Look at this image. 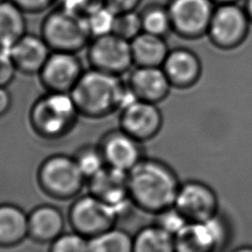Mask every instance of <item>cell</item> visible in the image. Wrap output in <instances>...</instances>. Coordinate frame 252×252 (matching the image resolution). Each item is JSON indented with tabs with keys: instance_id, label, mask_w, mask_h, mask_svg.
<instances>
[{
	"instance_id": "1",
	"label": "cell",
	"mask_w": 252,
	"mask_h": 252,
	"mask_svg": "<svg viewBox=\"0 0 252 252\" xmlns=\"http://www.w3.org/2000/svg\"><path fill=\"white\" fill-rule=\"evenodd\" d=\"M70 94L80 116L89 119L107 117L137 99L122 77L90 67Z\"/></svg>"
},
{
	"instance_id": "2",
	"label": "cell",
	"mask_w": 252,
	"mask_h": 252,
	"mask_svg": "<svg viewBox=\"0 0 252 252\" xmlns=\"http://www.w3.org/2000/svg\"><path fill=\"white\" fill-rule=\"evenodd\" d=\"M128 187L132 200L155 215L174 206L180 180L164 161L143 158L128 171Z\"/></svg>"
},
{
	"instance_id": "3",
	"label": "cell",
	"mask_w": 252,
	"mask_h": 252,
	"mask_svg": "<svg viewBox=\"0 0 252 252\" xmlns=\"http://www.w3.org/2000/svg\"><path fill=\"white\" fill-rule=\"evenodd\" d=\"M80 113L69 93L45 92L31 105L29 123L32 131L47 140L66 136L76 126Z\"/></svg>"
},
{
	"instance_id": "4",
	"label": "cell",
	"mask_w": 252,
	"mask_h": 252,
	"mask_svg": "<svg viewBox=\"0 0 252 252\" xmlns=\"http://www.w3.org/2000/svg\"><path fill=\"white\" fill-rule=\"evenodd\" d=\"M39 34L51 51L72 53L86 49L92 39L85 15L66 7L52 9L44 16Z\"/></svg>"
},
{
	"instance_id": "5",
	"label": "cell",
	"mask_w": 252,
	"mask_h": 252,
	"mask_svg": "<svg viewBox=\"0 0 252 252\" xmlns=\"http://www.w3.org/2000/svg\"><path fill=\"white\" fill-rule=\"evenodd\" d=\"M230 228L219 212L204 221L188 222L175 236V252H220L230 248Z\"/></svg>"
},
{
	"instance_id": "6",
	"label": "cell",
	"mask_w": 252,
	"mask_h": 252,
	"mask_svg": "<svg viewBox=\"0 0 252 252\" xmlns=\"http://www.w3.org/2000/svg\"><path fill=\"white\" fill-rule=\"evenodd\" d=\"M90 68L122 77L134 67L130 41L115 33L93 37L86 48Z\"/></svg>"
},
{
	"instance_id": "7",
	"label": "cell",
	"mask_w": 252,
	"mask_h": 252,
	"mask_svg": "<svg viewBox=\"0 0 252 252\" xmlns=\"http://www.w3.org/2000/svg\"><path fill=\"white\" fill-rule=\"evenodd\" d=\"M84 71L78 53L51 51L37 77L45 92L70 94Z\"/></svg>"
},
{
	"instance_id": "8",
	"label": "cell",
	"mask_w": 252,
	"mask_h": 252,
	"mask_svg": "<svg viewBox=\"0 0 252 252\" xmlns=\"http://www.w3.org/2000/svg\"><path fill=\"white\" fill-rule=\"evenodd\" d=\"M174 207L189 222L204 221L219 213V202L213 189L195 180L180 183Z\"/></svg>"
},
{
	"instance_id": "9",
	"label": "cell",
	"mask_w": 252,
	"mask_h": 252,
	"mask_svg": "<svg viewBox=\"0 0 252 252\" xmlns=\"http://www.w3.org/2000/svg\"><path fill=\"white\" fill-rule=\"evenodd\" d=\"M39 177L49 193L61 197L79 191L85 178L75 158L64 155L48 158L40 167Z\"/></svg>"
},
{
	"instance_id": "10",
	"label": "cell",
	"mask_w": 252,
	"mask_h": 252,
	"mask_svg": "<svg viewBox=\"0 0 252 252\" xmlns=\"http://www.w3.org/2000/svg\"><path fill=\"white\" fill-rule=\"evenodd\" d=\"M162 124V114L157 103L135 99L119 111V128L140 142L156 138Z\"/></svg>"
},
{
	"instance_id": "11",
	"label": "cell",
	"mask_w": 252,
	"mask_h": 252,
	"mask_svg": "<svg viewBox=\"0 0 252 252\" xmlns=\"http://www.w3.org/2000/svg\"><path fill=\"white\" fill-rule=\"evenodd\" d=\"M92 194L105 203L118 218L131 203L128 187V172L106 165L90 179Z\"/></svg>"
},
{
	"instance_id": "12",
	"label": "cell",
	"mask_w": 252,
	"mask_h": 252,
	"mask_svg": "<svg viewBox=\"0 0 252 252\" xmlns=\"http://www.w3.org/2000/svg\"><path fill=\"white\" fill-rule=\"evenodd\" d=\"M98 147L108 166L127 172L144 158L142 142L120 128L106 132Z\"/></svg>"
},
{
	"instance_id": "13",
	"label": "cell",
	"mask_w": 252,
	"mask_h": 252,
	"mask_svg": "<svg viewBox=\"0 0 252 252\" xmlns=\"http://www.w3.org/2000/svg\"><path fill=\"white\" fill-rule=\"evenodd\" d=\"M116 219L111 209L93 194L78 199L71 209V220L84 235L93 236L110 228Z\"/></svg>"
},
{
	"instance_id": "14",
	"label": "cell",
	"mask_w": 252,
	"mask_h": 252,
	"mask_svg": "<svg viewBox=\"0 0 252 252\" xmlns=\"http://www.w3.org/2000/svg\"><path fill=\"white\" fill-rule=\"evenodd\" d=\"M126 84L137 99L158 103L166 97L170 82L161 67L134 66Z\"/></svg>"
},
{
	"instance_id": "15",
	"label": "cell",
	"mask_w": 252,
	"mask_h": 252,
	"mask_svg": "<svg viewBox=\"0 0 252 252\" xmlns=\"http://www.w3.org/2000/svg\"><path fill=\"white\" fill-rule=\"evenodd\" d=\"M9 53L18 73L37 76L51 49L40 34L27 32L9 49Z\"/></svg>"
},
{
	"instance_id": "16",
	"label": "cell",
	"mask_w": 252,
	"mask_h": 252,
	"mask_svg": "<svg viewBox=\"0 0 252 252\" xmlns=\"http://www.w3.org/2000/svg\"><path fill=\"white\" fill-rule=\"evenodd\" d=\"M167 10L171 25L184 32L199 31L211 15L209 0H171Z\"/></svg>"
},
{
	"instance_id": "17",
	"label": "cell",
	"mask_w": 252,
	"mask_h": 252,
	"mask_svg": "<svg viewBox=\"0 0 252 252\" xmlns=\"http://www.w3.org/2000/svg\"><path fill=\"white\" fill-rule=\"evenodd\" d=\"M134 66L161 67L168 51L162 36L142 32L130 41Z\"/></svg>"
},
{
	"instance_id": "18",
	"label": "cell",
	"mask_w": 252,
	"mask_h": 252,
	"mask_svg": "<svg viewBox=\"0 0 252 252\" xmlns=\"http://www.w3.org/2000/svg\"><path fill=\"white\" fill-rule=\"evenodd\" d=\"M27 32L26 13L11 0L0 2V48L9 50Z\"/></svg>"
},
{
	"instance_id": "19",
	"label": "cell",
	"mask_w": 252,
	"mask_h": 252,
	"mask_svg": "<svg viewBox=\"0 0 252 252\" xmlns=\"http://www.w3.org/2000/svg\"><path fill=\"white\" fill-rule=\"evenodd\" d=\"M62 228V215L54 207H37L29 216V232L40 241L54 240L61 234Z\"/></svg>"
},
{
	"instance_id": "20",
	"label": "cell",
	"mask_w": 252,
	"mask_h": 252,
	"mask_svg": "<svg viewBox=\"0 0 252 252\" xmlns=\"http://www.w3.org/2000/svg\"><path fill=\"white\" fill-rule=\"evenodd\" d=\"M243 27V15L233 5H225L219 8L211 21V32L220 42L233 40L241 32Z\"/></svg>"
},
{
	"instance_id": "21",
	"label": "cell",
	"mask_w": 252,
	"mask_h": 252,
	"mask_svg": "<svg viewBox=\"0 0 252 252\" xmlns=\"http://www.w3.org/2000/svg\"><path fill=\"white\" fill-rule=\"evenodd\" d=\"M29 232V217L13 205L0 206V243L14 244Z\"/></svg>"
},
{
	"instance_id": "22",
	"label": "cell",
	"mask_w": 252,
	"mask_h": 252,
	"mask_svg": "<svg viewBox=\"0 0 252 252\" xmlns=\"http://www.w3.org/2000/svg\"><path fill=\"white\" fill-rule=\"evenodd\" d=\"M132 252H175L174 237L155 223L146 225L135 234Z\"/></svg>"
},
{
	"instance_id": "23",
	"label": "cell",
	"mask_w": 252,
	"mask_h": 252,
	"mask_svg": "<svg viewBox=\"0 0 252 252\" xmlns=\"http://www.w3.org/2000/svg\"><path fill=\"white\" fill-rule=\"evenodd\" d=\"M161 68L170 84H182L195 73L196 60L188 51L174 50L167 53Z\"/></svg>"
},
{
	"instance_id": "24",
	"label": "cell",
	"mask_w": 252,
	"mask_h": 252,
	"mask_svg": "<svg viewBox=\"0 0 252 252\" xmlns=\"http://www.w3.org/2000/svg\"><path fill=\"white\" fill-rule=\"evenodd\" d=\"M133 238L125 231L108 228L91 236L89 252H132Z\"/></svg>"
},
{
	"instance_id": "25",
	"label": "cell",
	"mask_w": 252,
	"mask_h": 252,
	"mask_svg": "<svg viewBox=\"0 0 252 252\" xmlns=\"http://www.w3.org/2000/svg\"><path fill=\"white\" fill-rule=\"evenodd\" d=\"M84 15L92 38L112 32L116 13L102 1L100 4L91 7Z\"/></svg>"
},
{
	"instance_id": "26",
	"label": "cell",
	"mask_w": 252,
	"mask_h": 252,
	"mask_svg": "<svg viewBox=\"0 0 252 252\" xmlns=\"http://www.w3.org/2000/svg\"><path fill=\"white\" fill-rule=\"evenodd\" d=\"M143 32L163 36L171 26L168 10L159 5H148L140 12Z\"/></svg>"
},
{
	"instance_id": "27",
	"label": "cell",
	"mask_w": 252,
	"mask_h": 252,
	"mask_svg": "<svg viewBox=\"0 0 252 252\" xmlns=\"http://www.w3.org/2000/svg\"><path fill=\"white\" fill-rule=\"evenodd\" d=\"M83 176L91 179L107 164L99 147L87 146L82 148L74 157Z\"/></svg>"
},
{
	"instance_id": "28",
	"label": "cell",
	"mask_w": 252,
	"mask_h": 252,
	"mask_svg": "<svg viewBox=\"0 0 252 252\" xmlns=\"http://www.w3.org/2000/svg\"><path fill=\"white\" fill-rule=\"evenodd\" d=\"M143 32L140 12L137 10L116 14L112 33L131 41Z\"/></svg>"
},
{
	"instance_id": "29",
	"label": "cell",
	"mask_w": 252,
	"mask_h": 252,
	"mask_svg": "<svg viewBox=\"0 0 252 252\" xmlns=\"http://www.w3.org/2000/svg\"><path fill=\"white\" fill-rule=\"evenodd\" d=\"M185 217L174 207H169L154 215L153 223L157 224L173 237L188 223Z\"/></svg>"
},
{
	"instance_id": "30",
	"label": "cell",
	"mask_w": 252,
	"mask_h": 252,
	"mask_svg": "<svg viewBox=\"0 0 252 252\" xmlns=\"http://www.w3.org/2000/svg\"><path fill=\"white\" fill-rule=\"evenodd\" d=\"M50 252H89V239L80 232L61 233L52 240Z\"/></svg>"
},
{
	"instance_id": "31",
	"label": "cell",
	"mask_w": 252,
	"mask_h": 252,
	"mask_svg": "<svg viewBox=\"0 0 252 252\" xmlns=\"http://www.w3.org/2000/svg\"><path fill=\"white\" fill-rule=\"evenodd\" d=\"M18 73L9 50L0 48V86L8 87Z\"/></svg>"
},
{
	"instance_id": "32",
	"label": "cell",
	"mask_w": 252,
	"mask_h": 252,
	"mask_svg": "<svg viewBox=\"0 0 252 252\" xmlns=\"http://www.w3.org/2000/svg\"><path fill=\"white\" fill-rule=\"evenodd\" d=\"M26 14H37L48 10L56 0H11Z\"/></svg>"
},
{
	"instance_id": "33",
	"label": "cell",
	"mask_w": 252,
	"mask_h": 252,
	"mask_svg": "<svg viewBox=\"0 0 252 252\" xmlns=\"http://www.w3.org/2000/svg\"><path fill=\"white\" fill-rule=\"evenodd\" d=\"M116 14L137 10L142 0H101Z\"/></svg>"
},
{
	"instance_id": "34",
	"label": "cell",
	"mask_w": 252,
	"mask_h": 252,
	"mask_svg": "<svg viewBox=\"0 0 252 252\" xmlns=\"http://www.w3.org/2000/svg\"><path fill=\"white\" fill-rule=\"evenodd\" d=\"M13 97L8 87L0 86V118L5 116L11 109Z\"/></svg>"
},
{
	"instance_id": "35",
	"label": "cell",
	"mask_w": 252,
	"mask_h": 252,
	"mask_svg": "<svg viewBox=\"0 0 252 252\" xmlns=\"http://www.w3.org/2000/svg\"><path fill=\"white\" fill-rule=\"evenodd\" d=\"M230 252H252V247L251 246H241V247L231 250Z\"/></svg>"
},
{
	"instance_id": "36",
	"label": "cell",
	"mask_w": 252,
	"mask_h": 252,
	"mask_svg": "<svg viewBox=\"0 0 252 252\" xmlns=\"http://www.w3.org/2000/svg\"><path fill=\"white\" fill-rule=\"evenodd\" d=\"M249 11L252 15V0H249Z\"/></svg>"
},
{
	"instance_id": "37",
	"label": "cell",
	"mask_w": 252,
	"mask_h": 252,
	"mask_svg": "<svg viewBox=\"0 0 252 252\" xmlns=\"http://www.w3.org/2000/svg\"><path fill=\"white\" fill-rule=\"evenodd\" d=\"M3 1H5V0H0V2H3Z\"/></svg>"
}]
</instances>
